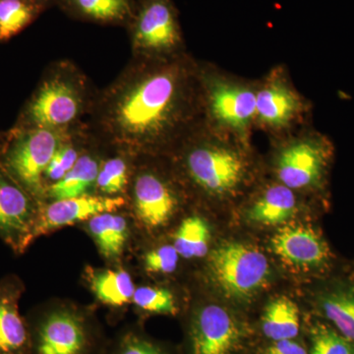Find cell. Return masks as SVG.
Here are the masks:
<instances>
[{"instance_id":"1","label":"cell","mask_w":354,"mask_h":354,"mask_svg":"<svg viewBox=\"0 0 354 354\" xmlns=\"http://www.w3.org/2000/svg\"><path fill=\"white\" fill-rule=\"evenodd\" d=\"M88 132L102 146L140 157H165L205 122L200 64L188 53L132 57L97 92Z\"/></svg>"},{"instance_id":"2","label":"cell","mask_w":354,"mask_h":354,"mask_svg":"<svg viewBox=\"0 0 354 354\" xmlns=\"http://www.w3.org/2000/svg\"><path fill=\"white\" fill-rule=\"evenodd\" d=\"M251 144L205 122L181 141L169 156L186 180L216 199L234 196L246 183Z\"/></svg>"},{"instance_id":"3","label":"cell","mask_w":354,"mask_h":354,"mask_svg":"<svg viewBox=\"0 0 354 354\" xmlns=\"http://www.w3.org/2000/svg\"><path fill=\"white\" fill-rule=\"evenodd\" d=\"M97 92L74 62H53L21 109L15 128L70 131L84 124Z\"/></svg>"},{"instance_id":"4","label":"cell","mask_w":354,"mask_h":354,"mask_svg":"<svg viewBox=\"0 0 354 354\" xmlns=\"http://www.w3.org/2000/svg\"><path fill=\"white\" fill-rule=\"evenodd\" d=\"M74 130L11 128L0 143V167L41 204L46 201L44 172Z\"/></svg>"},{"instance_id":"5","label":"cell","mask_w":354,"mask_h":354,"mask_svg":"<svg viewBox=\"0 0 354 354\" xmlns=\"http://www.w3.org/2000/svg\"><path fill=\"white\" fill-rule=\"evenodd\" d=\"M200 78L206 122L251 144L257 84L230 77L201 64Z\"/></svg>"},{"instance_id":"6","label":"cell","mask_w":354,"mask_h":354,"mask_svg":"<svg viewBox=\"0 0 354 354\" xmlns=\"http://www.w3.org/2000/svg\"><path fill=\"white\" fill-rule=\"evenodd\" d=\"M292 134L283 140L274 153L278 183L295 192L317 189L324 183L333 157L332 142L315 130L302 129Z\"/></svg>"},{"instance_id":"7","label":"cell","mask_w":354,"mask_h":354,"mask_svg":"<svg viewBox=\"0 0 354 354\" xmlns=\"http://www.w3.org/2000/svg\"><path fill=\"white\" fill-rule=\"evenodd\" d=\"M29 325L32 354H102L101 333L88 316L78 310H48Z\"/></svg>"},{"instance_id":"8","label":"cell","mask_w":354,"mask_h":354,"mask_svg":"<svg viewBox=\"0 0 354 354\" xmlns=\"http://www.w3.org/2000/svg\"><path fill=\"white\" fill-rule=\"evenodd\" d=\"M208 268L221 293L242 301L257 295L271 277V267L264 254L241 242H227L214 249Z\"/></svg>"},{"instance_id":"9","label":"cell","mask_w":354,"mask_h":354,"mask_svg":"<svg viewBox=\"0 0 354 354\" xmlns=\"http://www.w3.org/2000/svg\"><path fill=\"white\" fill-rule=\"evenodd\" d=\"M132 57H171L185 53L171 0H141L129 22Z\"/></svg>"},{"instance_id":"10","label":"cell","mask_w":354,"mask_h":354,"mask_svg":"<svg viewBox=\"0 0 354 354\" xmlns=\"http://www.w3.org/2000/svg\"><path fill=\"white\" fill-rule=\"evenodd\" d=\"M127 192L135 218L148 230L164 227L178 209L176 186L153 167L150 157L135 158Z\"/></svg>"},{"instance_id":"11","label":"cell","mask_w":354,"mask_h":354,"mask_svg":"<svg viewBox=\"0 0 354 354\" xmlns=\"http://www.w3.org/2000/svg\"><path fill=\"white\" fill-rule=\"evenodd\" d=\"M308 111L283 68L272 70L257 84L255 127L271 134H288L304 122Z\"/></svg>"},{"instance_id":"12","label":"cell","mask_w":354,"mask_h":354,"mask_svg":"<svg viewBox=\"0 0 354 354\" xmlns=\"http://www.w3.org/2000/svg\"><path fill=\"white\" fill-rule=\"evenodd\" d=\"M38 200L0 167V239L16 253L32 243L38 220Z\"/></svg>"},{"instance_id":"13","label":"cell","mask_w":354,"mask_h":354,"mask_svg":"<svg viewBox=\"0 0 354 354\" xmlns=\"http://www.w3.org/2000/svg\"><path fill=\"white\" fill-rule=\"evenodd\" d=\"M241 342L239 323L220 305L203 306L191 319L189 354H234Z\"/></svg>"},{"instance_id":"14","label":"cell","mask_w":354,"mask_h":354,"mask_svg":"<svg viewBox=\"0 0 354 354\" xmlns=\"http://www.w3.org/2000/svg\"><path fill=\"white\" fill-rule=\"evenodd\" d=\"M125 204L127 199L124 197L102 196L97 194H86L41 203L36 227L32 232V241L58 228L90 220L99 214L118 211Z\"/></svg>"},{"instance_id":"15","label":"cell","mask_w":354,"mask_h":354,"mask_svg":"<svg viewBox=\"0 0 354 354\" xmlns=\"http://www.w3.org/2000/svg\"><path fill=\"white\" fill-rule=\"evenodd\" d=\"M272 252L290 267L304 271L323 267L330 259V250L315 230L306 225H288L271 239Z\"/></svg>"},{"instance_id":"16","label":"cell","mask_w":354,"mask_h":354,"mask_svg":"<svg viewBox=\"0 0 354 354\" xmlns=\"http://www.w3.org/2000/svg\"><path fill=\"white\" fill-rule=\"evenodd\" d=\"M23 290L16 277L0 281V354H32L31 329L19 312Z\"/></svg>"},{"instance_id":"17","label":"cell","mask_w":354,"mask_h":354,"mask_svg":"<svg viewBox=\"0 0 354 354\" xmlns=\"http://www.w3.org/2000/svg\"><path fill=\"white\" fill-rule=\"evenodd\" d=\"M101 147L94 138L87 151L82 153L66 176L48 188L44 202L91 194V190H95L97 174L104 160L99 152Z\"/></svg>"},{"instance_id":"18","label":"cell","mask_w":354,"mask_h":354,"mask_svg":"<svg viewBox=\"0 0 354 354\" xmlns=\"http://www.w3.org/2000/svg\"><path fill=\"white\" fill-rule=\"evenodd\" d=\"M298 209L295 191L277 183L266 186L247 211V220L262 225H281L295 216Z\"/></svg>"},{"instance_id":"19","label":"cell","mask_w":354,"mask_h":354,"mask_svg":"<svg viewBox=\"0 0 354 354\" xmlns=\"http://www.w3.org/2000/svg\"><path fill=\"white\" fill-rule=\"evenodd\" d=\"M116 212H106L88 220V232L102 257L109 261L122 255L129 235L127 218Z\"/></svg>"},{"instance_id":"20","label":"cell","mask_w":354,"mask_h":354,"mask_svg":"<svg viewBox=\"0 0 354 354\" xmlns=\"http://www.w3.org/2000/svg\"><path fill=\"white\" fill-rule=\"evenodd\" d=\"M88 283L102 304L118 308L132 302L134 283L124 270H92Z\"/></svg>"},{"instance_id":"21","label":"cell","mask_w":354,"mask_h":354,"mask_svg":"<svg viewBox=\"0 0 354 354\" xmlns=\"http://www.w3.org/2000/svg\"><path fill=\"white\" fill-rule=\"evenodd\" d=\"M77 17L101 24H123L133 17L132 0H62Z\"/></svg>"},{"instance_id":"22","label":"cell","mask_w":354,"mask_h":354,"mask_svg":"<svg viewBox=\"0 0 354 354\" xmlns=\"http://www.w3.org/2000/svg\"><path fill=\"white\" fill-rule=\"evenodd\" d=\"M300 328L297 305L286 297L276 298L266 306L262 316V329L272 341L292 339Z\"/></svg>"},{"instance_id":"23","label":"cell","mask_w":354,"mask_h":354,"mask_svg":"<svg viewBox=\"0 0 354 354\" xmlns=\"http://www.w3.org/2000/svg\"><path fill=\"white\" fill-rule=\"evenodd\" d=\"M134 160L132 156L122 152L104 158L95 181V194L123 197L129 186Z\"/></svg>"},{"instance_id":"24","label":"cell","mask_w":354,"mask_h":354,"mask_svg":"<svg viewBox=\"0 0 354 354\" xmlns=\"http://www.w3.org/2000/svg\"><path fill=\"white\" fill-rule=\"evenodd\" d=\"M211 230L202 216L193 215L184 218L174 234L172 245L184 259L202 258L208 254Z\"/></svg>"},{"instance_id":"25","label":"cell","mask_w":354,"mask_h":354,"mask_svg":"<svg viewBox=\"0 0 354 354\" xmlns=\"http://www.w3.org/2000/svg\"><path fill=\"white\" fill-rule=\"evenodd\" d=\"M41 10L26 0H0V43L22 32Z\"/></svg>"},{"instance_id":"26","label":"cell","mask_w":354,"mask_h":354,"mask_svg":"<svg viewBox=\"0 0 354 354\" xmlns=\"http://www.w3.org/2000/svg\"><path fill=\"white\" fill-rule=\"evenodd\" d=\"M326 317L334 323L342 337L354 341V295L348 291H335L322 298Z\"/></svg>"},{"instance_id":"27","label":"cell","mask_w":354,"mask_h":354,"mask_svg":"<svg viewBox=\"0 0 354 354\" xmlns=\"http://www.w3.org/2000/svg\"><path fill=\"white\" fill-rule=\"evenodd\" d=\"M132 302L144 313L174 316L178 312L174 295L162 288L139 286L135 288Z\"/></svg>"},{"instance_id":"28","label":"cell","mask_w":354,"mask_h":354,"mask_svg":"<svg viewBox=\"0 0 354 354\" xmlns=\"http://www.w3.org/2000/svg\"><path fill=\"white\" fill-rule=\"evenodd\" d=\"M104 354H165L155 342L134 329L127 330L114 341Z\"/></svg>"},{"instance_id":"29","label":"cell","mask_w":354,"mask_h":354,"mask_svg":"<svg viewBox=\"0 0 354 354\" xmlns=\"http://www.w3.org/2000/svg\"><path fill=\"white\" fill-rule=\"evenodd\" d=\"M310 354H354V348L342 335L319 326L313 330Z\"/></svg>"},{"instance_id":"30","label":"cell","mask_w":354,"mask_h":354,"mask_svg":"<svg viewBox=\"0 0 354 354\" xmlns=\"http://www.w3.org/2000/svg\"><path fill=\"white\" fill-rule=\"evenodd\" d=\"M178 252L174 245H162L149 251L144 257V267L150 274H167L176 271Z\"/></svg>"},{"instance_id":"31","label":"cell","mask_w":354,"mask_h":354,"mask_svg":"<svg viewBox=\"0 0 354 354\" xmlns=\"http://www.w3.org/2000/svg\"><path fill=\"white\" fill-rule=\"evenodd\" d=\"M265 354H307L306 349L292 339H281L274 342L267 349Z\"/></svg>"},{"instance_id":"32","label":"cell","mask_w":354,"mask_h":354,"mask_svg":"<svg viewBox=\"0 0 354 354\" xmlns=\"http://www.w3.org/2000/svg\"><path fill=\"white\" fill-rule=\"evenodd\" d=\"M26 1L30 2L32 6L39 7V8L44 9L51 0H26Z\"/></svg>"},{"instance_id":"33","label":"cell","mask_w":354,"mask_h":354,"mask_svg":"<svg viewBox=\"0 0 354 354\" xmlns=\"http://www.w3.org/2000/svg\"><path fill=\"white\" fill-rule=\"evenodd\" d=\"M4 133L6 132H0V143H1L2 140H3Z\"/></svg>"}]
</instances>
